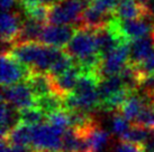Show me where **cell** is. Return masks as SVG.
Masks as SVG:
<instances>
[{
  "instance_id": "obj_1",
  "label": "cell",
  "mask_w": 154,
  "mask_h": 152,
  "mask_svg": "<svg viewBox=\"0 0 154 152\" xmlns=\"http://www.w3.org/2000/svg\"><path fill=\"white\" fill-rule=\"evenodd\" d=\"M101 76L96 73H82L72 93L79 103V110L91 112L99 109V84Z\"/></svg>"
},
{
  "instance_id": "obj_2",
  "label": "cell",
  "mask_w": 154,
  "mask_h": 152,
  "mask_svg": "<svg viewBox=\"0 0 154 152\" xmlns=\"http://www.w3.org/2000/svg\"><path fill=\"white\" fill-rule=\"evenodd\" d=\"M33 73L28 66L20 63L9 53H2L1 55V85L2 87L13 86L18 83L26 82Z\"/></svg>"
},
{
  "instance_id": "obj_3",
  "label": "cell",
  "mask_w": 154,
  "mask_h": 152,
  "mask_svg": "<svg viewBox=\"0 0 154 152\" xmlns=\"http://www.w3.org/2000/svg\"><path fill=\"white\" fill-rule=\"evenodd\" d=\"M65 51L72 56L74 60H80L98 53L94 39V30L79 27L77 33L68 44Z\"/></svg>"
},
{
  "instance_id": "obj_4",
  "label": "cell",
  "mask_w": 154,
  "mask_h": 152,
  "mask_svg": "<svg viewBox=\"0 0 154 152\" xmlns=\"http://www.w3.org/2000/svg\"><path fill=\"white\" fill-rule=\"evenodd\" d=\"M62 135L59 130L48 123L34 127L32 147L43 152H57L62 149Z\"/></svg>"
},
{
  "instance_id": "obj_5",
  "label": "cell",
  "mask_w": 154,
  "mask_h": 152,
  "mask_svg": "<svg viewBox=\"0 0 154 152\" xmlns=\"http://www.w3.org/2000/svg\"><path fill=\"white\" fill-rule=\"evenodd\" d=\"M115 22L122 37L129 42L150 36L154 29L152 18H142L134 20H118L116 18Z\"/></svg>"
},
{
  "instance_id": "obj_6",
  "label": "cell",
  "mask_w": 154,
  "mask_h": 152,
  "mask_svg": "<svg viewBox=\"0 0 154 152\" xmlns=\"http://www.w3.org/2000/svg\"><path fill=\"white\" fill-rule=\"evenodd\" d=\"M129 51H131V42H126L120 44L112 53L106 56L103 58L100 68L101 78L119 75L125 65L128 63Z\"/></svg>"
},
{
  "instance_id": "obj_7",
  "label": "cell",
  "mask_w": 154,
  "mask_h": 152,
  "mask_svg": "<svg viewBox=\"0 0 154 152\" xmlns=\"http://www.w3.org/2000/svg\"><path fill=\"white\" fill-rule=\"evenodd\" d=\"M1 100L9 103L17 110L35 106V96L25 82L18 83L13 86L2 87Z\"/></svg>"
},
{
  "instance_id": "obj_8",
  "label": "cell",
  "mask_w": 154,
  "mask_h": 152,
  "mask_svg": "<svg viewBox=\"0 0 154 152\" xmlns=\"http://www.w3.org/2000/svg\"><path fill=\"white\" fill-rule=\"evenodd\" d=\"M77 30L78 27H74V26H45L39 42L46 46L62 48L64 46H68V44L73 38Z\"/></svg>"
},
{
  "instance_id": "obj_9",
  "label": "cell",
  "mask_w": 154,
  "mask_h": 152,
  "mask_svg": "<svg viewBox=\"0 0 154 152\" xmlns=\"http://www.w3.org/2000/svg\"><path fill=\"white\" fill-rule=\"evenodd\" d=\"M44 45L42 42H22V44H15L10 47L9 53L18 59L20 63L28 66L32 69L34 67L35 63L37 62Z\"/></svg>"
},
{
  "instance_id": "obj_10",
  "label": "cell",
  "mask_w": 154,
  "mask_h": 152,
  "mask_svg": "<svg viewBox=\"0 0 154 152\" xmlns=\"http://www.w3.org/2000/svg\"><path fill=\"white\" fill-rule=\"evenodd\" d=\"M114 16L118 20H134V19H142V18H152L147 7L142 6L135 0H119L117 7L114 10Z\"/></svg>"
},
{
  "instance_id": "obj_11",
  "label": "cell",
  "mask_w": 154,
  "mask_h": 152,
  "mask_svg": "<svg viewBox=\"0 0 154 152\" xmlns=\"http://www.w3.org/2000/svg\"><path fill=\"white\" fill-rule=\"evenodd\" d=\"M23 20L16 13L6 11L1 15V40L4 45H14L22 29Z\"/></svg>"
},
{
  "instance_id": "obj_12",
  "label": "cell",
  "mask_w": 154,
  "mask_h": 152,
  "mask_svg": "<svg viewBox=\"0 0 154 152\" xmlns=\"http://www.w3.org/2000/svg\"><path fill=\"white\" fill-rule=\"evenodd\" d=\"M81 74V68L79 67V65L75 63L74 66L70 68L66 73L57 76V77H53L54 92L61 95V96H65L68 94L72 93L75 89V86H77V83Z\"/></svg>"
},
{
  "instance_id": "obj_13",
  "label": "cell",
  "mask_w": 154,
  "mask_h": 152,
  "mask_svg": "<svg viewBox=\"0 0 154 152\" xmlns=\"http://www.w3.org/2000/svg\"><path fill=\"white\" fill-rule=\"evenodd\" d=\"M25 83L28 85L35 98L45 96L47 94L55 93L53 77L48 73L33 72L29 75V77L26 80Z\"/></svg>"
},
{
  "instance_id": "obj_14",
  "label": "cell",
  "mask_w": 154,
  "mask_h": 152,
  "mask_svg": "<svg viewBox=\"0 0 154 152\" xmlns=\"http://www.w3.org/2000/svg\"><path fill=\"white\" fill-rule=\"evenodd\" d=\"M152 55H154V42L151 36L131 42L128 63L137 65Z\"/></svg>"
},
{
  "instance_id": "obj_15",
  "label": "cell",
  "mask_w": 154,
  "mask_h": 152,
  "mask_svg": "<svg viewBox=\"0 0 154 152\" xmlns=\"http://www.w3.org/2000/svg\"><path fill=\"white\" fill-rule=\"evenodd\" d=\"M44 27H45L44 24H41L38 21H35L29 18H26L25 20H23L22 29H20V33L18 35L17 40L15 44L39 42Z\"/></svg>"
},
{
  "instance_id": "obj_16",
  "label": "cell",
  "mask_w": 154,
  "mask_h": 152,
  "mask_svg": "<svg viewBox=\"0 0 154 152\" xmlns=\"http://www.w3.org/2000/svg\"><path fill=\"white\" fill-rule=\"evenodd\" d=\"M35 106L44 112L46 115L53 114L55 112L64 110V102L63 96H61L56 93L47 94L45 96L37 97L35 100Z\"/></svg>"
},
{
  "instance_id": "obj_17",
  "label": "cell",
  "mask_w": 154,
  "mask_h": 152,
  "mask_svg": "<svg viewBox=\"0 0 154 152\" xmlns=\"http://www.w3.org/2000/svg\"><path fill=\"white\" fill-rule=\"evenodd\" d=\"M144 106H145V103H144L143 97L134 93L128 97V100L119 109V113L126 120H128L129 122H134L142 112V110L144 109Z\"/></svg>"
},
{
  "instance_id": "obj_18",
  "label": "cell",
  "mask_w": 154,
  "mask_h": 152,
  "mask_svg": "<svg viewBox=\"0 0 154 152\" xmlns=\"http://www.w3.org/2000/svg\"><path fill=\"white\" fill-rule=\"evenodd\" d=\"M33 131H34V127L26 125L24 123H18L10 131L7 136V140L11 144L28 147V145H32V142H33Z\"/></svg>"
},
{
  "instance_id": "obj_19",
  "label": "cell",
  "mask_w": 154,
  "mask_h": 152,
  "mask_svg": "<svg viewBox=\"0 0 154 152\" xmlns=\"http://www.w3.org/2000/svg\"><path fill=\"white\" fill-rule=\"evenodd\" d=\"M123 89H125V87L119 75L101 78L100 84H99V98H100V103H103V101L108 100L109 97L112 96L117 92L122 91ZM100 103H99V105H100Z\"/></svg>"
},
{
  "instance_id": "obj_20",
  "label": "cell",
  "mask_w": 154,
  "mask_h": 152,
  "mask_svg": "<svg viewBox=\"0 0 154 152\" xmlns=\"http://www.w3.org/2000/svg\"><path fill=\"white\" fill-rule=\"evenodd\" d=\"M151 132L153 131L141 127V125H137V124H132L128 129V131H126L120 136V141L142 147L151 136V134H152Z\"/></svg>"
},
{
  "instance_id": "obj_21",
  "label": "cell",
  "mask_w": 154,
  "mask_h": 152,
  "mask_svg": "<svg viewBox=\"0 0 154 152\" xmlns=\"http://www.w3.org/2000/svg\"><path fill=\"white\" fill-rule=\"evenodd\" d=\"M85 132H86V135L88 138L90 145L92 148V151H103V148L107 145L108 141H109V133L106 130H103V127H99V124L94 125V127H91L90 130Z\"/></svg>"
},
{
  "instance_id": "obj_22",
  "label": "cell",
  "mask_w": 154,
  "mask_h": 152,
  "mask_svg": "<svg viewBox=\"0 0 154 152\" xmlns=\"http://www.w3.org/2000/svg\"><path fill=\"white\" fill-rule=\"evenodd\" d=\"M18 118H19V123H24L29 127H37L44 124V122L47 121L46 114L37 109L36 106L18 110Z\"/></svg>"
},
{
  "instance_id": "obj_23",
  "label": "cell",
  "mask_w": 154,
  "mask_h": 152,
  "mask_svg": "<svg viewBox=\"0 0 154 152\" xmlns=\"http://www.w3.org/2000/svg\"><path fill=\"white\" fill-rule=\"evenodd\" d=\"M74 64H75L74 58H73L72 56L69 55L66 51H64V54L53 64L51 69L48 71V74L52 77H57V76H60L68 72L70 68L74 66Z\"/></svg>"
},
{
  "instance_id": "obj_24",
  "label": "cell",
  "mask_w": 154,
  "mask_h": 152,
  "mask_svg": "<svg viewBox=\"0 0 154 152\" xmlns=\"http://www.w3.org/2000/svg\"><path fill=\"white\" fill-rule=\"evenodd\" d=\"M47 123L51 124L52 127H54L56 130H59L61 133L64 134L65 132L70 129V121H69L68 111L62 110L47 115Z\"/></svg>"
},
{
  "instance_id": "obj_25",
  "label": "cell",
  "mask_w": 154,
  "mask_h": 152,
  "mask_svg": "<svg viewBox=\"0 0 154 152\" xmlns=\"http://www.w3.org/2000/svg\"><path fill=\"white\" fill-rule=\"evenodd\" d=\"M81 141V134L74 130L69 129L62 135V150L65 152H77Z\"/></svg>"
},
{
  "instance_id": "obj_26",
  "label": "cell",
  "mask_w": 154,
  "mask_h": 152,
  "mask_svg": "<svg viewBox=\"0 0 154 152\" xmlns=\"http://www.w3.org/2000/svg\"><path fill=\"white\" fill-rule=\"evenodd\" d=\"M134 124L154 131V105H145L140 115L134 121Z\"/></svg>"
},
{
  "instance_id": "obj_27",
  "label": "cell",
  "mask_w": 154,
  "mask_h": 152,
  "mask_svg": "<svg viewBox=\"0 0 154 152\" xmlns=\"http://www.w3.org/2000/svg\"><path fill=\"white\" fill-rule=\"evenodd\" d=\"M25 13L27 18L33 19L35 21H38L41 24H44L48 21V15H50V8H47L43 4H38L32 8L25 9Z\"/></svg>"
},
{
  "instance_id": "obj_28",
  "label": "cell",
  "mask_w": 154,
  "mask_h": 152,
  "mask_svg": "<svg viewBox=\"0 0 154 152\" xmlns=\"http://www.w3.org/2000/svg\"><path fill=\"white\" fill-rule=\"evenodd\" d=\"M131 127L129 121L122 115L120 113H117L114 115V118L111 120V130L112 133L118 136H122L126 131H128V129Z\"/></svg>"
},
{
  "instance_id": "obj_29",
  "label": "cell",
  "mask_w": 154,
  "mask_h": 152,
  "mask_svg": "<svg viewBox=\"0 0 154 152\" xmlns=\"http://www.w3.org/2000/svg\"><path fill=\"white\" fill-rule=\"evenodd\" d=\"M119 0H92L91 7L105 13H114Z\"/></svg>"
},
{
  "instance_id": "obj_30",
  "label": "cell",
  "mask_w": 154,
  "mask_h": 152,
  "mask_svg": "<svg viewBox=\"0 0 154 152\" xmlns=\"http://www.w3.org/2000/svg\"><path fill=\"white\" fill-rule=\"evenodd\" d=\"M135 67L137 68V71L141 75L142 80L146 77V76H150L154 74V55H152L151 57L146 58L145 60H143L142 63L135 65Z\"/></svg>"
},
{
  "instance_id": "obj_31",
  "label": "cell",
  "mask_w": 154,
  "mask_h": 152,
  "mask_svg": "<svg viewBox=\"0 0 154 152\" xmlns=\"http://www.w3.org/2000/svg\"><path fill=\"white\" fill-rule=\"evenodd\" d=\"M32 149L25 145L11 144L7 139H1V152H30Z\"/></svg>"
},
{
  "instance_id": "obj_32",
  "label": "cell",
  "mask_w": 154,
  "mask_h": 152,
  "mask_svg": "<svg viewBox=\"0 0 154 152\" xmlns=\"http://www.w3.org/2000/svg\"><path fill=\"white\" fill-rule=\"evenodd\" d=\"M115 152H143L141 145H135L132 143H126V142H120Z\"/></svg>"
},
{
  "instance_id": "obj_33",
  "label": "cell",
  "mask_w": 154,
  "mask_h": 152,
  "mask_svg": "<svg viewBox=\"0 0 154 152\" xmlns=\"http://www.w3.org/2000/svg\"><path fill=\"white\" fill-rule=\"evenodd\" d=\"M142 150L143 152H154V131L153 134H151L147 141L142 145Z\"/></svg>"
},
{
  "instance_id": "obj_34",
  "label": "cell",
  "mask_w": 154,
  "mask_h": 152,
  "mask_svg": "<svg viewBox=\"0 0 154 152\" xmlns=\"http://www.w3.org/2000/svg\"><path fill=\"white\" fill-rule=\"evenodd\" d=\"M19 2L23 4V7L25 9H28L35 7V6L42 4V0H19Z\"/></svg>"
},
{
  "instance_id": "obj_35",
  "label": "cell",
  "mask_w": 154,
  "mask_h": 152,
  "mask_svg": "<svg viewBox=\"0 0 154 152\" xmlns=\"http://www.w3.org/2000/svg\"><path fill=\"white\" fill-rule=\"evenodd\" d=\"M15 2H16V0H1V8H2V11H4V13L9 11V10L14 7Z\"/></svg>"
},
{
  "instance_id": "obj_36",
  "label": "cell",
  "mask_w": 154,
  "mask_h": 152,
  "mask_svg": "<svg viewBox=\"0 0 154 152\" xmlns=\"http://www.w3.org/2000/svg\"><path fill=\"white\" fill-rule=\"evenodd\" d=\"M62 0H42V4L47 7V8H52V7H54L56 6L57 4H60Z\"/></svg>"
},
{
  "instance_id": "obj_37",
  "label": "cell",
  "mask_w": 154,
  "mask_h": 152,
  "mask_svg": "<svg viewBox=\"0 0 154 152\" xmlns=\"http://www.w3.org/2000/svg\"><path fill=\"white\" fill-rule=\"evenodd\" d=\"M147 9H149V11H150L152 18L154 19V0H151L150 1V4L147 6Z\"/></svg>"
},
{
  "instance_id": "obj_38",
  "label": "cell",
  "mask_w": 154,
  "mask_h": 152,
  "mask_svg": "<svg viewBox=\"0 0 154 152\" xmlns=\"http://www.w3.org/2000/svg\"><path fill=\"white\" fill-rule=\"evenodd\" d=\"M136 2H138L140 4H142V6H144V7H147L149 6V4H150L151 0H135Z\"/></svg>"
},
{
  "instance_id": "obj_39",
  "label": "cell",
  "mask_w": 154,
  "mask_h": 152,
  "mask_svg": "<svg viewBox=\"0 0 154 152\" xmlns=\"http://www.w3.org/2000/svg\"><path fill=\"white\" fill-rule=\"evenodd\" d=\"M151 37H152V39H153V42H154V29H153V31H152V34H151Z\"/></svg>"
},
{
  "instance_id": "obj_40",
  "label": "cell",
  "mask_w": 154,
  "mask_h": 152,
  "mask_svg": "<svg viewBox=\"0 0 154 152\" xmlns=\"http://www.w3.org/2000/svg\"><path fill=\"white\" fill-rule=\"evenodd\" d=\"M30 152H43V151H38V150H32Z\"/></svg>"
},
{
  "instance_id": "obj_41",
  "label": "cell",
  "mask_w": 154,
  "mask_h": 152,
  "mask_svg": "<svg viewBox=\"0 0 154 152\" xmlns=\"http://www.w3.org/2000/svg\"><path fill=\"white\" fill-rule=\"evenodd\" d=\"M57 152H65V151H57Z\"/></svg>"
}]
</instances>
